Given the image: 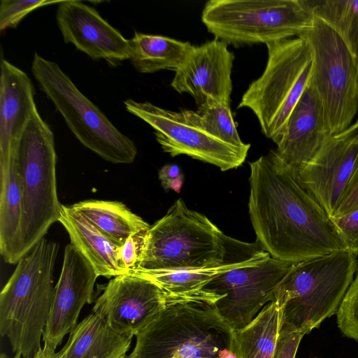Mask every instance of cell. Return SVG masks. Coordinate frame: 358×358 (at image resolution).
<instances>
[{
  "label": "cell",
  "mask_w": 358,
  "mask_h": 358,
  "mask_svg": "<svg viewBox=\"0 0 358 358\" xmlns=\"http://www.w3.org/2000/svg\"><path fill=\"white\" fill-rule=\"evenodd\" d=\"M250 168V217L271 257L293 264L346 250L329 215L276 150Z\"/></svg>",
  "instance_id": "obj_1"
},
{
  "label": "cell",
  "mask_w": 358,
  "mask_h": 358,
  "mask_svg": "<svg viewBox=\"0 0 358 358\" xmlns=\"http://www.w3.org/2000/svg\"><path fill=\"white\" fill-rule=\"evenodd\" d=\"M270 256L257 241L245 243L224 234L206 215L189 209L178 199L145 234L136 268H203Z\"/></svg>",
  "instance_id": "obj_2"
},
{
  "label": "cell",
  "mask_w": 358,
  "mask_h": 358,
  "mask_svg": "<svg viewBox=\"0 0 358 358\" xmlns=\"http://www.w3.org/2000/svg\"><path fill=\"white\" fill-rule=\"evenodd\" d=\"M59 244L45 237L17 262L0 294V334L13 352L34 358L49 317Z\"/></svg>",
  "instance_id": "obj_3"
},
{
  "label": "cell",
  "mask_w": 358,
  "mask_h": 358,
  "mask_svg": "<svg viewBox=\"0 0 358 358\" xmlns=\"http://www.w3.org/2000/svg\"><path fill=\"white\" fill-rule=\"evenodd\" d=\"M357 270L356 256L347 250L293 263L275 294L279 334L306 335L336 314Z\"/></svg>",
  "instance_id": "obj_4"
},
{
  "label": "cell",
  "mask_w": 358,
  "mask_h": 358,
  "mask_svg": "<svg viewBox=\"0 0 358 358\" xmlns=\"http://www.w3.org/2000/svg\"><path fill=\"white\" fill-rule=\"evenodd\" d=\"M233 331L212 304H166L136 335L128 358H236Z\"/></svg>",
  "instance_id": "obj_5"
},
{
  "label": "cell",
  "mask_w": 358,
  "mask_h": 358,
  "mask_svg": "<svg viewBox=\"0 0 358 358\" xmlns=\"http://www.w3.org/2000/svg\"><path fill=\"white\" fill-rule=\"evenodd\" d=\"M12 160L22 192V219L16 254L18 262L59 221L62 208L57 191L54 134L38 110L24 131Z\"/></svg>",
  "instance_id": "obj_6"
},
{
  "label": "cell",
  "mask_w": 358,
  "mask_h": 358,
  "mask_svg": "<svg viewBox=\"0 0 358 358\" xmlns=\"http://www.w3.org/2000/svg\"><path fill=\"white\" fill-rule=\"evenodd\" d=\"M268 59L262 75L243 93L238 108L255 115L262 134L276 145L289 116L309 84L312 57L306 41L294 37L267 43Z\"/></svg>",
  "instance_id": "obj_7"
},
{
  "label": "cell",
  "mask_w": 358,
  "mask_h": 358,
  "mask_svg": "<svg viewBox=\"0 0 358 358\" xmlns=\"http://www.w3.org/2000/svg\"><path fill=\"white\" fill-rule=\"evenodd\" d=\"M314 17L303 0H209L201 13L208 31L236 48L298 37Z\"/></svg>",
  "instance_id": "obj_8"
},
{
  "label": "cell",
  "mask_w": 358,
  "mask_h": 358,
  "mask_svg": "<svg viewBox=\"0 0 358 358\" xmlns=\"http://www.w3.org/2000/svg\"><path fill=\"white\" fill-rule=\"evenodd\" d=\"M31 73L84 146L111 163L131 164L134 161L137 148L134 141L78 89L56 62L35 52Z\"/></svg>",
  "instance_id": "obj_9"
},
{
  "label": "cell",
  "mask_w": 358,
  "mask_h": 358,
  "mask_svg": "<svg viewBox=\"0 0 358 358\" xmlns=\"http://www.w3.org/2000/svg\"><path fill=\"white\" fill-rule=\"evenodd\" d=\"M312 57L310 83L316 90L331 136L350 125L358 110V71L343 38L315 16L312 25L299 36Z\"/></svg>",
  "instance_id": "obj_10"
},
{
  "label": "cell",
  "mask_w": 358,
  "mask_h": 358,
  "mask_svg": "<svg viewBox=\"0 0 358 358\" xmlns=\"http://www.w3.org/2000/svg\"><path fill=\"white\" fill-rule=\"evenodd\" d=\"M124 105L129 113L154 129L157 141L171 157L187 155L215 165L222 171L236 169L245 160L248 152L214 136L196 111L170 110L131 99L125 100Z\"/></svg>",
  "instance_id": "obj_11"
},
{
  "label": "cell",
  "mask_w": 358,
  "mask_h": 358,
  "mask_svg": "<svg viewBox=\"0 0 358 358\" xmlns=\"http://www.w3.org/2000/svg\"><path fill=\"white\" fill-rule=\"evenodd\" d=\"M292 263L269 257L218 274L203 291L218 298L213 305L233 330L248 324L268 303Z\"/></svg>",
  "instance_id": "obj_12"
},
{
  "label": "cell",
  "mask_w": 358,
  "mask_h": 358,
  "mask_svg": "<svg viewBox=\"0 0 358 358\" xmlns=\"http://www.w3.org/2000/svg\"><path fill=\"white\" fill-rule=\"evenodd\" d=\"M166 306L165 294L157 285L127 273L113 277L103 287L92 313L117 333L133 337Z\"/></svg>",
  "instance_id": "obj_13"
},
{
  "label": "cell",
  "mask_w": 358,
  "mask_h": 358,
  "mask_svg": "<svg viewBox=\"0 0 358 358\" xmlns=\"http://www.w3.org/2000/svg\"><path fill=\"white\" fill-rule=\"evenodd\" d=\"M91 264L71 243L66 245L63 264L43 332L44 345L55 350L77 325L82 308L92 301L97 278Z\"/></svg>",
  "instance_id": "obj_14"
},
{
  "label": "cell",
  "mask_w": 358,
  "mask_h": 358,
  "mask_svg": "<svg viewBox=\"0 0 358 358\" xmlns=\"http://www.w3.org/2000/svg\"><path fill=\"white\" fill-rule=\"evenodd\" d=\"M234 60L228 45L218 39L193 45L175 71L171 86L179 94L192 96L197 106L208 100L230 103Z\"/></svg>",
  "instance_id": "obj_15"
},
{
  "label": "cell",
  "mask_w": 358,
  "mask_h": 358,
  "mask_svg": "<svg viewBox=\"0 0 358 358\" xmlns=\"http://www.w3.org/2000/svg\"><path fill=\"white\" fill-rule=\"evenodd\" d=\"M56 20L64 41L72 43L92 59H103L111 65L129 59V40L94 8L81 1L62 0L57 5Z\"/></svg>",
  "instance_id": "obj_16"
},
{
  "label": "cell",
  "mask_w": 358,
  "mask_h": 358,
  "mask_svg": "<svg viewBox=\"0 0 358 358\" xmlns=\"http://www.w3.org/2000/svg\"><path fill=\"white\" fill-rule=\"evenodd\" d=\"M358 170V141L330 136L315 156L296 169L304 187L329 217Z\"/></svg>",
  "instance_id": "obj_17"
},
{
  "label": "cell",
  "mask_w": 358,
  "mask_h": 358,
  "mask_svg": "<svg viewBox=\"0 0 358 358\" xmlns=\"http://www.w3.org/2000/svg\"><path fill=\"white\" fill-rule=\"evenodd\" d=\"M28 75L6 59L1 61L0 171L9 169L14 150L38 110Z\"/></svg>",
  "instance_id": "obj_18"
},
{
  "label": "cell",
  "mask_w": 358,
  "mask_h": 358,
  "mask_svg": "<svg viewBox=\"0 0 358 358\" xmlns=\"http://www.w3.org/2000/svg\"><path fill=\"white\" fill-rule=\"evenodd\" d=\"M330 136L320 99L309 82L275 150L283 161L297 169L309 162Z\"/></svg>",
  "instance_id": "obj_19"
},
{
  "label": "cell",
  "mask_w": 358,
  "mask_h": 358,
  "mask_svg": "<svg viewBox=\"0 0 358 358\" xmlns=\"http://www.w3.org/2000/svg\"><path fill=\"white\" fill-rule=\"evenodd\" d=\"M264 259H265L243 264H224L194 269L144 270L135 268L130 271L129 273L146 278L157 285L165 294L166 304L198 301L214 305L217 301V298L203 291L204 287L209 282L221 273L256 264Z\"/></svg>",
  "instance_id": "obj_20"
},
{
  "label": "cell",
  "mask_w": 358,
  "mask_h": 358,
  "mask_svg": "<svg viewBox=\"0 0 358 358\" xmlns=\"http://www.w3.org/2000/svg\"><path fill=\"white\" fill-rule=\"evenodd\" d=\"M71 243L91 264L96 275L106 278L127 274L117 261L115 245L70 206L62 205L59 221Z\"/></svg>",
  "instance_id": "obj_21"
},
{
  "label": "cell",
  "mask_w": 358,
  "mask_h": 358,
  "mask_svg": "<svg viewBox=\"0 0 358 358\" xmlns=\"http://www.w3.org/2000/svg\"><path fill=\"white\" fill-rule=\"evenodd\" d=\"M69 334L66 343L58 352L59 358H125L132 340L115 331L94 313Z\"/></svg>",
  "instance_id": "obj_22"
},
{
  "label": "cell",
  "mask_w": 358,
  "mask_h": 358,
  "mask_svg": "<svg viewBox=\"0 0 358 358\" xmlns=\"http://www.w3.org/2000/svg\"><path fill=\"white\" fill-rule=\"evenodd\" d=\"M70 206L118 247L131 236L145 234L150 227L120 201L90 199Z\"/></svg>",
  "instance_id": "obj_23"
},
{
  "label": "cell",
  "mask_w": 358,
  "mask_h": 358,
  "mask_svg": "<svg viewBox=\"0 0 358 358\" xmlns=\"http://www.w3.org/2000/svg\"><path fill=\"white\" fill-rule=\"evenodd\" d=\"M193 45L171 37L134 31L129 40V59L142 73L169 69L176 71Z\"/></svg>",
  "instance_id": "obj_24"
},
{
  "label": "cell",
  "mask_w": 358,
  "mask_h": 358,
  "mask_svg": "<svg viewBox=\"0 0 358 358\" xmlns=\"http://www.w3.org/2000/svg\"><path fill=\"white\" fill-rule=\"evenodd\" d=\"M281 326L276 301L267 303L246 326L234 330L236 358H274Z\"/></svg>",
  "instance_id": "obj_25"
},
{
  "label": "cell",
  "mask_w": 358,
  "mask_h": 358,
  "mask_svg": "<svg viewBox=\"0 0 358 358\" xmlns=\"http://www.w3.org/2000/svg\"><path fill=\"white\" fill-rule=\"evenodd\" d=\"M22 219V192L17 173L11 160L8 170L0 171V253L6 263L17 264L16 254Z\"/></svg>",
  "instance_id": "obj_26"
},
{
  "label": "cell",
  "mask_w": 358,
  "mask_h": 358,
  "mask_svg": "<svg viewBox=\"0 0 358 358\" xmlns=\"http://www.w3.org/2000/svg\"><path fill=\"white\" fill-rule=\"evenodd\" d=\"M315 16L343 38L358 71V0H303Z\"/></svg>",
  "instance_id": "obj_27"
},
{
  "label": "cell",
  "mask_w": 358,
  "mask_h": 358,
  "mask_svg": "<svg viewBox=\"0 0 358 358\" xmlns=\"http://www.w3.org/2000/svg\"><path fill=\"white\" fill-rule=\"evenodd\" d=\"M207 129L214 136L240 150L248 152L250 145L240 138L230 108V103L208 100L196 110Z\"/></svg>",
  "instance_id": "obj_28"
},
{
  "label": "cell",
  "mask_w": 358,
  "mask_h": 358,
  "mask_svg": "<svg viewBox=\"0 0 358 358\" xmlns=\"http://www.w3.org/2000/svg\"><path fill=\"white\" fill-rule=\"evenodd\" d=\"M336 321L341 333L358 343V273L339 306Z\"/></svg>",
  "instance_id": "obj_29"
},
{
  "label": "cell",
  "mask_w": 358,
  "mask_h": 358,
  "mask_svg": "<svg viewBox=\"0 0 358 358\" xmlns=\"http://www.w3.org/2000/svg\"><path fill=\"white\" fill-rule=\"evenodd\" d=\"M61 1L50 0H1L0 2V29L16 28L21 20L33 10L58 4Z\"/></svg>",
  "instance_id": "obj_30"
},
{
  "label": "cell",
  "mask_w": 358,
  "mask_h": 358,
  "mask_svg": "<svg viewBox=\"0 0 358 358\" xmlns=\"http://www.w3.org/2000/svg\"><path fill=\"white\" fill-rule=\"evenodd\" d=\"M330 219L345 248L358 256V208Z\"/></svg>",
  "instance_id": "obj_31"
},
{
  "label": "cell",
  "mask_w": 358,
  "mask_h": 358,
  "mask_svg": "<svg viewBox=\"0 0 358 358\" xmlns=\"http://www.w3.org/2000/svg\"><path fill=\"white\" fill-rule=\"evenodd\" d=\"M146 233V232H145ZM144 234L131 236L117 249V261L127 273L136 268Z\"/></svg>",
  "instance_id": "obj_32"
},
{
  "label": "cell",
  "mask_w": 358,
  "mask_h": 358,
  "mask_svg": "<svg viewBox=\"0 0 358 358\" xmlns=\"http://www.w3.org/2000/svg\"><path fill=\"white\" fill-rule=\"evenodd\" d=\"M158 178L162 187L179 193L184 182V175L177 164H168L163 166L158 172Z\"/></svg>",
  "instance_id": "obj_33"
},
{
  "label": "cell",
  "mask_w": 358,
  "mask_h": 358,
  "mask_svg": "<svg viewBox=\"0 0 358 358\" xmlns=\"http://www.w3.org/2000/svg\"><path fill=\"white\" fill-rule=\"evenodd\" d=\"M303 336L299 332L279 334L274 358H295Z\"/></svg>",
  "instance_id": "obj_34"
},
{
  "label": "cell",
  "mask_w": 358,
  "mask_h": 358,
  "mask_svg": "<svg viewBox=\"0 0 358 358\" xmlns=\"http://www.w3.org/2000/svg\"><path fill=\"white\" fill-rule=\"evenodd\" d=\"M357 208H358V170L332 216L342 215Z\"/></svg>",
  "instance_id": "obj_35"
},
{
  "label": "cell",
  "mask_w": 358,
  "mask_h": 358,
  "mask_svg": "<svg viewBox=\"0 0 358 358\" xmlns=\"http://www.w3.org/2000/svg\"><path fill=\"white\" fill-rule=\"evenodd\" d=\"M334 136L345 140L358 141V120L350 125L347 129L338 134L334 135Z\"/></svg>",
  "instance_id": "obj_36"
},
{
  "label": "cell",
  "mask_w": 358,
  "mask_h": 358,
  "mask_svg": "<svg viewBox=\"0 0 358 358\" xmlns=\"http://www.w3.org/2000/svg\"><path fill=\"white\" fill-rule=\"evenodd\" d=\"M34 358H59L58 352L44 345Z\"/></svg>",
  "instance_id": "obj_37"
},
{
  "label": "cell",
  "mask_w": 358,
  "mask_h": 358,
  "mask_svg": "<svg viewBox=\"0 0 358 358\" xmlns=\"http://www.w3.org/2000/svg\"><path fill=\"white\" fill-rule=\"evenodd\" d=\"M0 358H22V357L21 353H20V352H16L15 354L14 357H10L9 356L6 355L5 353L2 352L1 354Z\"/></svg>",
  "instance_id": "obj_38"
},
{
  "label": "cell",
  "mask_w": 358,
  "mask_h": 358,
  "mask_svg": "<svg viewBox=\"0 0 358 358\" xmlns=\"http://www.w3.org/2000/svg\"><path fill=\"white\" fill-rule=\"evenodd\" d=\"M357 269H358V261H357Z\"/></svg>",
  "instance_id": "obj_39"
},
{
  "label": "cell",
  "mask_w": 358,
  "mask_h": 358,
  "mask_svg": "<svg viewBox=\"0 0 358 358\" xmlns=\"http://www.w3.org/2000/svg\"><path fill=\"white\" fill-rule=\"evenodd\" d=\"M315 358H316V357H315Z\"/></svg>",
  "instance_id": "obj_40"
}]
</instances>
